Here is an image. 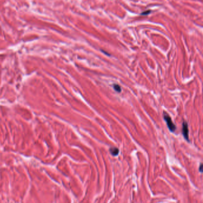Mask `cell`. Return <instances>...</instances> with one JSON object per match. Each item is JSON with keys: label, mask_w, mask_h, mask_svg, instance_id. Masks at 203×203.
Wrapping results in <instances>:
<instances>
[{"label": "cell", "mask_w": 203, "mask_h": 203, "mask_svg": "<svg viewBox=\"0 0 203 203\" xmlns=\"http://www.w3.org/2000/svg\"><path fill=\"white\" fill-rule=\"evenodd\" d=\"M163 118H164V120L166 121L168 128L170 130V132H174L176 129V125L172 122V120L171 119L170 116L166 112H163Z\"/></svg>", "instance_id": "cell-1"}, {"label": "cell", "mask_w": 203, "mask_h": 203, "mask_svg": "<svg viewBox=\"0 0 203 203\" xmlns=\"http://www.w3.org/2000/svg\"><path fill=\"white\" fill-rule=\"evenodd\" d=\"M182 134L186 141H189V130H188V123L184 121L182 124Z\"/></svg>", "instance_id": "cell-2"}, {"label": "cell", "mask_w": 203, "mask_h": 203, "mask_svg": "<svg viewBox=\"0 0 203 203\" xmlns=\"http://www.w3.org/2000/svg\"><path fill=\"white\" fill-rule=\"evenodd\" d=\"M109 150H110L111 154L113 156H117L119 153V150L117 148H116V147H112Z\"/></svg>", "instance_id": "cell-3"}, {"label": "cell", "mask_w": 203, "mask_h": 203, "mask_svg": "<svg viewBox=\"0 0 203 203\" xmlns=\"http://www.w3.org/2000/svg\"><path fill=\"white\" fill-rule=\"evenodd\" d=\"M113 88L114 90H116V92H121V91H122V89H121V87H120L119 85L117 84H114L113 85Z\"/></svg>", "instance_id": "cell-4"}, {"label": "cell", "mask_w": 203, "mask_h": 203, "mask_svg": "<svg viewBox=\"0 0 203 203\" xmlns=\"http://www.w3.org/2000/svg\"><path fill=\"white\" fill-rule=\"evenodd\" d=\"M151 10H147V11H144V12H142V13L141 14V15H142V16L148 15V14H150V13H151Z\"/></svg>", "instance_id": "cell-5"}, {"label": "cell", "mask_w": 203, "mask_h": 203, "mask_svg": "<svg viewBox=\"0 0 203 203\" xmlns=\"http://www.w3.org/2000/svg\"><path fill=\"white\" fill-rule=\"evenodd\" d=\"M101 51H102V52H104V54H106V55H109V56H110V54L107 53V52H106V51H104V50H103V49H101Z\"/></svg>", "instance_id": "cell-6"}, {"label": "cell", "mask_w": 203, "mask_h": 203, "mask_svg": "<svg viewBox=\"0 0 203 203\" xmlns=\"http://www.w3.org/2000/svg\"><path fill=\"white\" fill-rule=\"evenodd\" d=\"M202 166H203V164H200V171L201 172H202Z\"/></svg>", "instance_id": "cell-7"}]
</instances>
